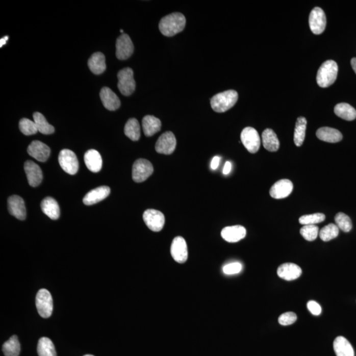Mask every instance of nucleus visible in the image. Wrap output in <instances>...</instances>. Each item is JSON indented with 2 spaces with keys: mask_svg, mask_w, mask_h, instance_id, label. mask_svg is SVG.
<instances>
[{
  "mask_svg": "<svg viewBox=\"0 0 356 356\" xmlns=\"http://www.w3.org/2000/svg\"><path fill=\"white\" fill-rule=\"evenodd\" d=\"M186 23V17L182 13H170L162 18L159 22L160 31L166 37H173L184 31Z\"/></svg>",
  "mask_w": 356,
  "mask_h": 356,
  "instance_id": "1",
  "label": "nucleus"
},
{
  "mask_svg": "<svg viewBox=\"0 0 356 356\" xmlns=\"http://www.w3.org/2000/svg\"><path fill=\"white\" fill-rule=\"evenodd\" d=\"M238 99V92L234 90L220 92L214 96L211 100V105L214 111L222 113L231 109Z\"/></svg>",
  "mask_w": 356,
  "mask_h": 356,
  "instance_id": "2",
  "label": "nucleus"
},
{
  "mask_svg": "<svg viewBox=\"0 0 356 356\" xmlns=\"http://www.w3.org/2000/svg\"><path fill=\"white\" fill-rule=\"evenodd\" d=\"M339 67L333 60L324 62L319 67L317 75V82L319 87L326 88L330 86L337 78Z\"/></svg>",
  "mask_w": 356,
  "mask_h": 356,
  "instance_id": "3",
  "label": "nucleus"
},
{
  "mask_svg": "<svg viewBox=\"0 0 356 356\" xmlns=\"http://www.w3.org/2000/svg\"><path fill=\"white\" fill-rule=\"evenodd\" d=\"M36 307L38 314L42 318H48L53 314V299L46 289H40L36 296Z\"/></svg>",
  "mask_w": 356,
  "mask_h": 356,
  "instance_id": "4",
  "label": "nucleus"
},
{
  "mask_svg": "<svg viewBox=\"0 0 356 356\" xmlns=\"http://www.w3.org/2000/svg\"><path fill=\"white\" fill-rule=\"evenodd\" d=\"M118 87L121 93L124 96H130L135 91V81L134 71L130 67L121 69L118 73Z\"/></svg>",
  "mask_w": 356,
  "mask_h": 356,
  "instance_id": "5",
  "label": "nucleus"
},
{
  "mask_svg": "<svg viewBox=\"0 0 356 356\" xmlns=\"http://www.w3.org/2000/svg\"><path fill=\"white\" fill-rule=\"evenodd\" d=\"M152 164L146 159H138L134 162L132 169V177L137 183L145 181L152 174Z\"/></svg>",
  "mask_w": 356,
  "mask_h": 356,
  "instance_id": "6",
  "label": "nucleus"
},
{
  "mask_svg": "<svg viewBox=\"0 0 356 356\" xmlns=\"http://www.w3.org/2000/svg\"><path fill=\"white\" fill-rule=\"evenodd\" d=\"M58 161L61 167L65 172L75 175L79 170V162L76 155L72 150L64 149L61 150Z\"/></svg>",
  "mask_w": 356,
  "mask_h": 356,
  "instance_id": "7",
  "label": "nucleus"
},
{
  "mask_svg": "<svg viewBox=\"0 0 356 356\" xmlns=\"http://www.w3.org/2000/svg\"><path fill=\"white\" fill-rule=\"evenodd\" d=\"M241 141L249 152L256 153L261 146V139L258 132L253 128L247 127L241 134Z\"/></svg>",
  "mask_w": 356,
  "mask_h": 356,
  "instance_id": "8",
  "label": "nucleus"
},
{
  "mask_svg": "<svg viewBox=\"0 0 356 356\" xmlns=\"http://www.w3.org/2000/svg\"><path fill=\"white\" fill-rule=\"evenodd\" d=\"M143 220L146 226L153 232L162 231L165 223V217L161 211L148 209L143 213Z\"/></svg>",
  "mask_w": 356,
  "mask_h": 356,
  "instance_id": "9",
  "label": "nucleus"
},
{
  "mask_svg": "<svg viewBox=\"0 0 356 356\" xmlns=\"http://www.w3.org/2000/svg\"><path fill=\"white\" fill-rule=\"evenodd\" d=\"M309 23L311 30L315 35H320L323 33L326 24L325 13L319 7L313 8L309 17Z\"/></svg>",
  "mask_w": 356,
  "mask_h": 356,
  "instance_id": "10",
  "label": "nucleus"
},
{
  "mask_svg": "<svg viewBox=\"0 0 356 356\" xmlns=\"http://www.w3.org/2000/svg\"><path fill=\"white\" fill-rule=\"evenodd\" d=\"M116 55L119 60H127L134 53V44L127 34L123 33L119 36L116 40Z\"/></svg>",
  "mask_w": 356,
  "mask_h": 356,
  "instance_id": "11",
  "label": "nucleus"
},
{
  "mask_svg": "<svg viewBox=\"0 0 356 356\" xmlns=\"http://www.w3.org/2000/svg\"><path fill=\"white\" fill-rule=\"evenodd\" d=\"M176 147V139L172 132H167L162 134L155 145L158 153L163 155H171Z\"/></svg>",
  "mask_w": 356,
  "mask_h": 356,
  "instance_id": "12",
  "label": "nucleus"
},
{
  "mask_svg": "<svg viewBox=\"0 0 356 356\" xmlns=\"http://www.w3.org/2000/svg\"><path fill=\"white\" fill-rule=\"evenodd\" d=\"M171 256L175 261L179 263L186 262L188 258V245L186 240L181 236L173 239L171 245Z\"/></svg>",
  "mask_w": 356,
  "mask_h": 356,
  "instance_id": "13",
  "label": "nucleus"
},
{
  "mask_svg": "<svg viewBox=\"0 0 356 356\" xmlns=\"http://www.w3.org/2000/svg\"><path fill=\"white\" fill-rule=\"evenodd\" d=\"M293 191V184L287 179L276 182L270 189V195L276 199H285L288 197Z\"/></svg>",
  "mask_w": 356,
  "mask_h": 356,
  "instance_id": "14",
  "label": "nucleus"
},
{
  "mask_svg": "<svg viewBox=\"0 0 356 356\" xmlns=\"http://www.w3.org/2000/svg\"><path fill=\"white\" fill-rule=\"evenodd\" d=\"M29 155L39 162H46L50 155V148L40 141H34L27 149Z\"/></svg>",
  "mask_w": 356,
  "mask_h": 356,
  "instance_id": "15",
  "label": "nucleus"
},
{
  "mask_svg": "<svg viewBox=\"0 0 356 356\" xmlns=\"http://www.w3.org/2000/svg\"><path fill=\"white\" fill-rule=\"evenodd\" d=\"M24 168L29 184L34 188L39 186L43 178L41 169L39 166L33 161H27L24 163Z\"/></svg>",
  "mask_w": 356,
  "mask_h": 356,
  "instance_id": "16",
  "label": "nucleus"
},
{
  "mask_svg": "<svg viewBox=\"0 0 356 356\" xmlns=\"http://www.w3.org/2000/svg\"><path fill=\"white\" fill-rule=\"evenodd\" d=\"M8 210L11 215L17 219L23 220L26 218L27 212L23 199L18 195H13L8 200Z\"/></svg>",
  "mask_w": 356,
  "mask_h": 356,
  "instance_id": "17",
  "label": "nucleus"
},
{
  "mask_svg": "<svg viewBox=\"0 0 356 356\" xmlns=\"http://www.w3.org/2000/svg\"><path fill=\"white\" fill-rule=\"evenodd\" d=\"M302 270L298 265L292 263L281 265L277 270V274L284 280L290 281L296 280L301 275Z\"/></svg>",
  "mask_w": 356,
  "mask_h": 356,
  "instance_id": "18",
  "label": "nucleus"
},
{
  "mask_svg": "<svg viewBox=\"0 0 356 356\" xmlns=\"http://www.w3.org/2000/svg\"><path fill=\"white\" fill-rule=\"evenodd\" d=\"M246 236V230L240 225L227 226L222 229L221 236L225 241L230 243L239 242Z\"/></svg>",
  "mask_w": 356,
  "mask_h": 356,
  "instance_id": "19",
  "label": "nucleus"
},
{
  "mask_svg": "<svg viewBox=\"0 0 356 356\" xmlns=\"http://www.w3.org/2000/svg\"><path fill=\"white\" fill-rule=\"evenodd\" d=\"M100 97L104 107L110 111L118 110L120 107V100L118 96L110 88L103 87L100 92Z\"/></svg>",
  "mask_w": 356,
  "mask_h": 356,
  "instance_id": "20",
  "label": "nucleus"
},
{
  "mask_svg": "<svg viewBox=\"0 0 356 356\" xmlns=\"http://www.w3.org/2000/svg\"><path fill=\"white\" fill-rule=\"evenodd\" d=\"M110 188L108 186H100L92 189L83 198V204L92 205L102 201L110 195Z\"/></svg>",
  "mask_w": 356,
  "mask_h": 356,
  "instance_id": "21",
  "label": "nucleus"
},
{
  "mask_svg": "<svg viewBox=\"0 0 356 356\" xmlns=\"http://www.w3.org/2000/svg\"><path fill=\"white\" fill-rule=\"evenodd\" d=\"M84 161L87 168L92 172H100L102 169V157L97 150L94 149L88 150L85 154Z\"/></svg>",
  "mask_w": 356,
  "mask_h": 356,
  "instance_id": "22",
  "label": "nucleus"
},
{
  "mask_svg": "<svg viewBox=\"0 0 356 356\" xmlns=\"http://www.w3.org/2000/svg\"><path fill=\"white\" fill-rule=\"evenodd\" d=\"M316 135L320 140L332 143L340 142L343 137L339 130L328 127L319 128L317 131Z\"/></svg>",
  "mask_w": 356,
  "mask_h": 356,
  "instance_id": "23",
  "label": "nucleus"
},
{
  "mask_svg": "<svg viewBox=\"0 0 356 356\" xmlns=\"http://www.w3.org/2000/svg\"><path fill=\"white\" fill-rule=\"evenodd\" d=\"M42 212L53 220H57L60 216V209L58 202L53 197L45 198L41 202Z\"/></svg>",
  "mask_w": 356,
  "mask_h": 356,
  "instance_id": "24",
  "label": "nucleus"
},
{
  "mask_svg": "<svg viewBox=\"0 0 356 356\" xmlns=\"http://www.w3.org/2000/svg\"><path fill=\"white\" fill-rule=\"evenodd\" d=\"M333 347L337 356H354V350L352 346L344 337L340 336L336 338Z\"/></svg>",
  "mask_w": 356,
  "mask_h": 356,
  "instance_id": "25",
  "label": "nucleus"
},
{
  "mask_svg": "<svg viewBox=\"0 0 356 356\" xmlns=\"http://www.w3.org/2000/svg\"><path fill=\"white\" fill-rule=\"evenodd\" d=\"M142 125L146 136L151 137L161 130L162 123L159 118L148 115L144 117L142 121Z\"/></svg>",
  "mask_w": 356,
  "mask_h": 356,
  "instance_id": "26",
  "label": "nucleus"
},
{
  "mask_svg": "<svg viewBox=\"0 0 356 356\" xmlns=\"http://www.w3.org/2000/svg\"><path fill=\"white\" fill-rule=\"evenodd\" d=\"M90 70L96 75L104 73L107 69L105 56L103 53H96L91 56L88 61Z\"/></svg>",
  "mask_w": 356,
  "mask_h": 356,
  "instance_id": "27",
  "label": "nucleus"
},
{
  "mask_svg": "<svg viewBox=\"0 0 356 356\" xmlns=\"http://www.w3.org/2000/svg\"><path fill=\"white\" fill-rule=\"evenodd\" d=\"M263 146L270 152H276L280 147V142L275 132L271 129H266L262 134Z\"/></svg>",
  "mask_w": 356,
  "mask_h": 356,
  "instance_id": "28",
  "label": "nucleus"
},
{
  "mask_svg": "<svg viewBox=\"0 0 356 356\" xmlns=\"http://www.w3.org/2000/svg\"><path fill=\"white\" fill-rule=\"evenodd\" d=\"M334 111L337 116L347 121H352L356 118V110L347 103L338 104Z\"/></svg>",
  "mask_w": 356,
  "mask_h": 356,
  "instance_id": "29",
  "label": "nucleus"
},
{
  "mask_svg": "<svg viewBox=\"0 0 356 356\" xmlns=\"http://www.w3.org/2000/svg\"><path fill=\"white\" fill-rule=\"evenodd\" d=\"M124 133L131 140L137 141L140 139V125L137 119L131 118L127 121L124 128Z\"/></svg>",
  "mask_w": 356,
  "mask_h": 356,
  "instance_id": "30",
  "label": "nucleus"
},
{
  "mask_svg": "<svg viewBox=\"0 0 356 356\" xmlns=\"http://www.w3.org/2000/svg\"><path fill=\"white\" fill-rule=\"evenodd\" d=\"M307 120L304 117L297 118L295 127L294 141L297 146H301L305 139Z\"/></svg>",
  "mask_w": 356,
  "mask_h": 356,
  "instance_id": "31",
  "label": "nucleus"
},
{
  "mask_svg": "<svg viewBox=\"0 0 356 356\" xmlns=\"http://www.w3.org/2000/svg\"><path fill=\"white\" fill-rule=\"evenodd\" d=\"M37 352L38 356H57L53 341L47 337L38 340Z\"/></svg>",
  "mask_w": 356,
  "mask_h": 356,
  "instance_id": "32",
  "label": "nucleus"
},
{
  "mask_svg": "<svg viewBox=\"0 0 356 356\" xmlns=\"http://www.w3.org/2000/svg\"><path fill=\"white\" fill-rule=\"evenodd\" d=\"M2 351L5 356H19L21 346L16 335L12 336L3 344Z\"/></svg>",
  "mask_w": 356,
  "mask_h": 356,
  "instance_id": "33",
  "label": "nucleus"
},
{
  "mask_svg": "<svg viewBox=\"0 0 356 356\" xmlns=\"http://www.w3.org/2000/svg\"><path fill=\"white\" fill-rule=\"evenodd\" d=\"M34 121L37 125L38 132L44 135L53 134L55 130L53 125L49 124L45 117L40 112H35L33 114Z\"/></svg>",
  "mask_w": 356,
  "mask_h": 356,
  "instance_id": "34",
  "label": "nucleus"
},
{
  "mask_svg": "<svg viewBox=\"0 0 356 356\" xmlns=\"http://www.w3.org/2000/svg\"><path fill=\"white\" fill-rule=\"evenodd\" d=\"M319 237L323 242H328L339 236V228L337 225L329 224L324 226L319 232Z\"/></svg>",
  "mask_w": 356,
  "mask_h": 356,
  "instance_id": "35",
  "label": "nucleus"
},
{
  "mask_svg": "<svg viewBox=\"0 0 356 356\" xmlns=\"http://www.w3.org/2000/svg\"><path fill=\"white\" fill-rule=\"evenodd\" d=\"M336 225L344 232H349L352 228V222L350 218L346 214L339 213L335 216Z\"/></svg>",
  "mask_w": 356,
  "mask_h": 356,
  "instance_id": "36",
  "label": "nucleus"
},
{
  "mask_svg": "<svg viewBox=\"0 0 356 356\" xmlns=\"http://www.w3.org/2000/svg\"><path fill=\"white\" fill-rule=\"evenodd\" d=\"M319 233V227L316 225H304L300 230L301 235L309 242L316 240Z\"/></svg>",
  "mask_w": 356,
  "mask_h": 356,
  "instance_id": "37",
  "label": "nucleus"
},
{
  "mask_svg": "<svg viewBox=\"0 0 356 356\" xmlns=\"http://www.w3.org/2000/svg\"><path fill=\"white\" fill-rule=\"evenodd\" d=\"M326 216L323 213H315L301 216L299 222L303 225H315L323 222Z\"/></svg>",
  "mask_w": 356,
  "mask_h": 356,
  "instance_id": "38",
  "label": "nucleus"
},
{
  "mask_svg": "<svg viewBox=\"0 0 356 356\" xmlns=\"http://www.w3.org/2000/svg\"><path fill=\"white\" fill-rule=\"evenodd\" d=\"M19 129L26 135L36 134L38 132L35 121L27 118H22L20 120Z\"/></svg>",
  "mask_w": 356,
  "mask_h": 356,
  "instance_id": "39",
  "label": "nucleus"
},
{
  "mask_svg": "<svg viewBox=\"0 0 356 356\" xmlns=\"http://www.w3.org/2000/svg\"><path fill=\"white\" fill-rule=\"evenodd\" d=\"M242 263L233 262L224 265L222 268V270L223 272L227 275H233V274L240 273L242 270Z\"/></svg>",
  "mask_w": 356,
  "mask_h": 356,
  "instance_id": "40",
  "label": "nucleus"
},
{
  "mask_svg": "<svg viewBox=\"0 0 356 356\" xmlns=\"http://www.w3.org/2000/svg\"><path fill=\"white\" fill-rule=\"evenodd\" d=\"M297 316L296 313L293 312H286L282 314L278 318L279 323L281 325L287 326L294 323L296 321Z\"/></svg>",
  "mask_w": 356,
  "mask_h": 356,
  "instance_id": "41",
  "label": "nucleus"
},
{
  "mask_svg": "<svg viewBox=\"0 0 356 356\" xmlns=\"http://www.w3.org/2000/svg\"><path fill=\"white\" fill-rule=\"evenodd\" d=\"M309 311L312 313L313 315H319L322 312L321 306L316 301H310L307 304Z\"/></svg>",
  "mask_w": 356,
  "mask_h": 356,
  "instance_id": "42",
  "label": "nucleus"
},
{
  "mask_svg": "<svg viewBox=\"0 0 356 356\" xmlns=\"http://www.w3.org/2000/svg\"><path fill=\"white\" fill-rule=\"evenodd\" d=\"M220 161V157L216 156V157H214L213 160H212V161H211V169H213V170H216V169L218 168V166H219Z\"/></svg>",
  "mask_w": 356,
  "mask_h": 356,
  "instance_id": "43",
  "label": "nucleus"
},
{
  "mask_svg": "<svg viewBox=\"0 0 356 356\" xmlns=\"http://www.w3.org/2000/svg\"><path fill=\"white\" fill-rule=\"evenodd\" d=\"M231 170L232 163L231 162L227 161L226 164H225L224 169H223V173H224V175H227L231 172Z\"/></svg>",
  "mask_w": 356,
  "mask_h": 356,
  "instance_id": "44",
  "label": "nucleus"
},
{
  "mask_svg": "<svg viewBox=\"0 0 356 356\" xmlns=\"http://www.w3.org/2000/svg\"><path fill=\"white\" fill-rule=\"evenodd\" d=\"M8 36H6V37L1 38V40H0V47H1V48L2 46H4V45H5L6 44V42L7 41H8Z\"/></svg>",
  "mask_w": 356,
  "mask_h": 356,
  "instance_id": "45",
  "label": "nucleus"
},
{
  "mask_svg": "<svg viewBox=\"0 0 356 356\" xmlns=\"http://www.w3.org/2000/svg\"><path fill=\"white\" fill-rule=\"evenodd\" d=\"M351 65L356 74V58H353L351 60Z\"/></svg>",
  "mask_w": 356,
  "mask_h": 356,
  "instance_id": "46",
  "label": "nucleus"
},
{
  "mask_svg": "<svg viewBox=\"0 0 356 356\" xmlns=\"http://www.w3.org/2000/svg\"><path fill=\"white\" fill-rule=\"evenodd\" d=\"M84 356H94V355L87 354V355H85Z\"/></svg>",
  "mask_w": 356,
  "mask_h": 356,
  "instance_id": "47",
  "label": "nucleus"
},
{
  "mask_svg": "<svg viewBox=\"0 0 356 356\" xmlns=\"http://www.w3.org/2000/svg\"><path fill=\"white\" fill-rule=\"evenodd\" d=\"M120 32H121V33H123V31L122 30V29H121Z\"/></svg>",
  "mask_w": 356,
  "mask_h": 356,
  "instance_id": "48",
  "label": "nucleus"
}]
</instances>
